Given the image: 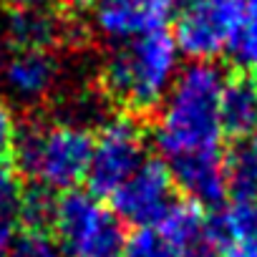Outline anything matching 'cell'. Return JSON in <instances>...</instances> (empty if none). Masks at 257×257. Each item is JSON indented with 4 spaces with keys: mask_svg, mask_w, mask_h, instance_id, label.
<instances>
[{
    "mask_svg": "<svg viewBox=\"0 0 257 257\" xmlns=\"http://www.w3.org/2000/svg\"><path fill=\"white\" fill-rule=\"evenodd\" d=\"M227 56L234 71L257 76V0H244L239 21L227 43Z\"/></svg>",
    "mask_w": 257,
    "mask_h": 257,
    "instance_id": "2e32d148",
    "label": "cell"
},
{
    "mask_svg": "<svg viewBox=\"0 0 257 257\" xmlns=\"http://www.w3.org/2000/svg\"><path fill=\"white\" fill-rule=\"evenodd\" d=\"M8 3L13 11H21V8H48L51 0H3Z\"/></svg>",
    "mask_w": 257,
    "mask_h": 257,
    "instance_id": "cb8c5ba5",
    "label": "cell"
},
{
    "mask_svg": "<svg viewBox=\"0 0 257 257\" xmlns=\"http://www.w3.org/2000/svg\"><path fill=\"white\" fill-rule=\"evenodd\" d=\"M147 132L137 116H111L93 139L91 167L86 174L93 197H113L147 159Z\"/></svg>",
    "mask_w": 257,
    "mask_h": 257,
    "instance_id": "5b68a950",
    "label": "cell"
},
{
    "mask_svg": "<svg viewBox=\"0 0 257 257\" xmlns=\"http://www.w3.org/2000/svg\"><path fill=\"white\" fill-rule=\"evenodd\" d=\"M11 257H63V249L48 232H23L16 239Z\"/></svg>",
    "mask_w": 257,
    "mask_h": 257,
    "instance_id": "d6986e66",
    "label": "cell"
},
{
    "mask_svg": "<svg viewBox=\"0 0 257 257\" xmlns=\"http://www.w3.org/2000/svg\"><path fill=\"white\" fill-rule=\"evenodd\" d=\"M53 232L71 257H118L126 244L123 222L91 192H66L58 197Z\"/></svg>",
    "mask_w": 257,
    "mask_h": 257,
    "instance_id": "277c9868",
    "label": "cell"
},
{
    "mask_svg": "<svg viewBox=\"0 0 257 257\" xmlns=\"http://www.w3.org/2000/svg\"><path fill=\"white\" fill-rule=\"evenodd\" d=\"M169 3H172V6H174V3H177V0H169Z\"/></svg>",
    "mask_w": 257,
    "mask_h": 257,
    "instance_id": "4316f807",
    "label": "cell"
},
{
    "mask_svg": "<svg viewBox=\"0 0 257 257\" xmlns=\"http://www.w3.org/2000/svg\"><path fill=\"white\" fill-rule=\"evenodd\" d=\"M16 239H18V234H16V217H13V212H3V209H0V257L11 254Z\"/></svg>",
    "mask_w": 257,
    "mask_h": 257,
    "instance_id": "7402d4cb",
    "label": "cell"
},
{
    "mask_svg": "<svg viewBox=\"0 0 257 257\" xmlns=\"http://www.w3.org/2000/svg\"><path fill=\"white\" fill-rule=\"evenodd\" d=\"M222 86L224 73L212 61H194L179 71L154 123V144L164 157L179 159L219 149Z\"/></svg>",
    "mask_w": 257,
    "mask_h": 257,
    "instance_id": "6da1fadb",
    "label": "cell"
},
{
    "mask_svg": "<svg viewBox=\"0 0 257 257\" xmlns=\"http://www.w3.org/2000/svg\"><path fill=\"white\" fill-rule=\"evenodd\" d=\"M56 204L58 197L53 189L43 184H31L23 189L18 199V219L23 222L26 232H48L53 229V217H56Z\"/></svg>",
    "mask_w": 257,
    "mask_h": 257,
    "instance_id": "e0dca14e",
    "label": "cell"
},
{
    "mask_svg": "<svg viewBox=\"0 0 257 257\" xmlns=\"http://www.w3.org/2000/svg\"><path fill=\"white\" fill-rule=\"evenodd\" d=\"M157 227H159V234L172 244L174 252L207 239V217L202 207L192 199L174 202L172 209L164 214V219Z\"/></svg>",
    "mask_w": 257,
    "mask_h": 257,
    "instance_id": "5bb4252c",
    "label": "cell"
},
{
    "mask_svg": "<svg viewBox=\"0 0 257 257\" xmlns=\"http://www.w3.org/2000/svg\"><path fill=\"white\" fill-rule=\"evenodd\" d=\"M169 13V0H98L93 8V31L121 46L164 31Z\"/></svg>",
    "mask_w": 257,
    "mask_h": 257,
    "instance_id": "9c48e42d",
    "label": "cell"
},
{
    "mask_svg": "<svg viewBox=\"0 0 257 257\" xmlns=\"http://www.w3.org/2000/svg\"><path fill=\"white\" fill-rule=\"evenodd\" d=\"M219 121L222 134L237 139H247L257 134V76L234 71L224 78L219 96Z\"/></svg>",
    "mask_w": 257,
    "mask_h": 257,
    "instance_id": "7c38bea8",
    "label": "cell"
},
{
    "mask_svg": "<svg viewBox=\"0 0 257 257\" xmlns=\"http://www.w3.org/2000/svg\"><path fill=\"white\" fill-rule=\"evenodd\" d=\"M21 194H23V187L18 182L16 167L8 159H0V209L3 212H16Z\"/></svg>",
    "mask_w": 257,
    "mask_h": 257,
    "instance_id": "ffe728a7",
    "label": "cell"
},
{
    "mask_svg": "<svg viewBox=\"0 0 257 257\" xmlns=\"http://www.w3.org/2000/svg\"><path fill=\"white\" fill-rule=\"evenodd\" d=\"M3 56H6V41L0 36V71H3Z\"/></svg>",
    "mask_w": 257,
    "mask_h": 257,
    "instance_id": "484cf974",
    "label": "cell"
},
{
    "mask_svg": "<svg viewBox=\"0 0 257 257\" xmlns=\"http://www.w3.org/2000/svg\"><path fill=\"white\" fill-rule=\"evenodd\" d=\"M174 257H219V252H217V247L209 239H202L197 244H189L184 249H177Z\"/></svg>",
    "mask_w": 257,
    "mask_h": 257,
    "instance_id": "603a6c76",
    "label": "cell"
},
{
    "mask_svg": "<svg viewBox=\"0 0 257 257\" xmlns=\"http://www.w3.org/2000/svg\"><path fill=\"white\" fill-rule=\"evenodd\" d=\"M227 192L234 202L257 199V134L237 139L229 152H224Z\"/></svg>",
    "mask_w": 257,
    "mask_h": 257,
    "instance_id": "4fadbf2b",
    "label": "cell"
},
{
    "mask_svg": "<svg viewBox=\"0 0 257 257\" xmlns=\"http://www.w3.org/2000/svg\"><path fill=\"white\" fill-rule=\"evenodd\" d=\"M179 76L174 36L157 31L116 46L101 66V91L132 116L152 113L164 103Z\"/></svg>",
    "mask_w": 257,
    "mask_h": 257,
    "instance_id": "7a4b0ae2",
    "label": "cell"
},
{
    "mask_svg": "<svg viewBox=\"0 0 257 257\" xmlns=\"http://www.w3.org/2000/svg\"><path fill=\"white\" fill-rule=\"evenodd\" d=\"M73 6H78V8H88V6H96L98 0H71Z\"/></svg>",
    "mask_w": 257,
    "mask_h": 257,
    "instance_id": "d4e9b609",
    "label": "cell"
},
{
    "mask_svg": "<svg viewBox=\"0 0 257 257\" xmlns=\"http://www.w3.org/2000/svg\"><path fill=\"white\" fill-rule=\"evenodd\" d=\"M61 81V63L53 51H16L3 63V86L18 103H43Z\"/></svg>",
    "mask_w": 257,
    "mask_h": 257,
    "instance_id": "30bf717a",
    "label": "cell"
},
{
    "mask_svg": "<svg viewBox=\"0 0 257 257\" xmlns=\"http://www.w3.org/2000/svg\"><path fill=\"white\" fill-rule=\"evenodd\" d=\"M86 26L51 8H21L8 16L6 41L16 51H53L58 46H83Z\"/></svg>",
    "mask_w": 257,
    "mask_h": 257,
    "instance_id": "ba28073f",
    "label": "cell"
},
{
    "mask_svg": "<svg viewBox=\"0 0 257 257\" xmlns=\"http://www.w3.org/2000/svg\"><path fill=\"white\" fill-rule=\"evenodd\" d=\"M16 134H18L16 113H13V108H11V103L6 98H0V159L13 154Z\"/></svg>",
    "mask_w": 257,
    "mask_h": 257,
    "instance_id": "44dd1931",
    "label": "cell"
},
{
    "mask_svg": "<svg viewBox=\"0 0 257 257\" xmlns=\"http://www.w3.org/2000/svg\"><path fill=\"white\" fill-rule=\"evenodd\" d=\"M93 154V137L86 128L31 118L18 126L13 157L16 167L36 184L53 192H71L88 174Z\"/></svg>",
    "mask_w": 257,
    "mask_h": 257,
    "instance_id": "3957f363",
    "label": "cell"
},
{
    "mask_svg": "<svg viewBox=\"0 0 257 257\" xmlns=\"http://www.w3.org/2000/svg\"><path fill=\"white\" fill-rule=\"evenodd\" d=\"M244 0H184L174 23L177 48L192 61H212L227 51Z\"/></svg>",
    "mask_w": 257,
    "mask_h": 257,
    "instance_id": "8992f818",
    "label": "cell"
},
{
    "mask_svg": "<svg viewBox=\"0 0 257 257\" xmlns=\"http://www.w3.org/2000/svg\"><path fill=\"white\" fill-rule=\"evenodd\" d=\"M172 177L184 194L199 207H217L224 202L227 192V172H224V152H199L172 159Z\"/></svg>",
    "mask_w": 257,
    "mask_h": 257,
    "instance_id": "8fae6325",
    "label": "cell"
},
{
    "mask_svg": "<svg viewBox=\"0 0 257 257\" xmlns=\"http://www.w3.org/2000/svg\"><path fill=\"white\" fill-rule=\"evenodd\" d=\"M123 257H174L172 244L159 234L154 227H142L132 237H126L123 244Z\"/></svg>",
    "mask_w": 257,
    "mask_h": 257,
    "instance_id": "ac0fdd59",
    "label": "cell"
},
{
    "mask_svg": "<svg viewBox=\"0 0 257 257\" xmlns=\"http://www.w3.org/2000/svg\"><path fill=\"white\" fill-rule=\"evenodd\" d=\"M172 169L159 159H147L113 192V212L121 222L134 227H154L172 209L174 199Z\"/></svg>",
    "mask_w": 257,
    "mask_h": 257,
    "instance_id": "52a82bcc",
    "label": "cell"
},
{
    "mask_svg": "<svg viewBox=\"0 0 257 257\" xmlns=\"http://www.w3.org/2000/svg\"><path fill=\"white\" fill-rule=\"evenodd\" d=\"M108 118H111V98L98 88L83 86L61 101L56 121H63V123L91 132V126L101 128Z\"/></svg>",
    "mask_w": 257,
    "mask_h": 257,
    "instance_id": "9a60e30c",
    "label": "cell"
}]
</instances>
